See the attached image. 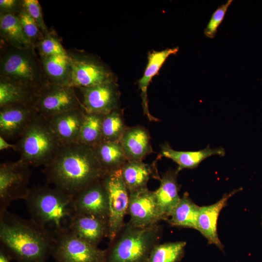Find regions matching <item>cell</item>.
Returning <instances> with one entry per match:
<instances>
[{
  "label": "cell",
  "mask_w": 262,
  "mask_h": 262,
  "mask_svg": "<svg viewBox=\"0 0 262 262\" xmlns=\"http://www.w3.org/2000/svg\"><path fill=\"white\" fill-rule=\"evenodd\" d=\"M161 230L158 224L137 227L128 223L110 242L105 250L104 262H148Z\"/></svg>",
  "instance_id": "4"
},
{
  "label": "cell",
  "mask_w": 262,
  "mask_h": 262,
  "mask_svg": "<svg viewBox=\"0 0 262 262\" xmlns=\"http://www.w3.org/2000/svg\"><path fill=\"white\" fill-rule=\"evenodd\" d=\"M108 200L107 237L112 241L122 228L128 213L129 192L123 181L121 169L107 174L102 179Z\"/></svg>",
  "instance_id": "8"
},
{
  "label": "cell",
  "mask_w": 262,
  "mask_h": 262,
  "mask_svg": "<svg viewBox=\"0 0 262 262\" xmlns=\"http://www.w3.org/2000/svg\"><path fill=\"white\" fill-rule=\"evenodd\" d=\"M3 45L4 46L0 58V78L38 90L49 83L35 47Z\"/></svg>",
  "instance_id": "5"
},
{
  "label": "cell",
  "mask_w": 262,
  "mask_h": 262,
  "mask_svg": "<svg viewBox=\"0 0 262 262\" xmlns=\"http://www.w3.org/2000/svg\"><path fill=\"white\" fill-rule=\"evenodd\" d=\"M22 7V0H0V14H12L16 15Z\"/></svg>",
  "instance_id": "36"
},
{
  "label": "cell",
  "mask_w": 262,
  "mask_h": 262,
  "mask_svg": "<svg viewBox=\"0 0 262 262\" xmlns=\"http://www.w3.org/2000/svg\"><path fill=\"white\" fill-rule=\"evenodd\" d=\"M186 245V242L181 241L158 244L152 250L148 262H178Z\"/></svg>",
  "instance_id": "31"
},
{
  "label": "cell",
  "mask_w": 262,
  "mask_h": 262,
  "mask_svg": "<svg viewBox=\"0 0 262 262\" xmlns=\"http://www.w3.org/2000/svg\"><path fill=\"white\" fill-rule=\"evenodd\" d=\"M179 50L178 47L166 49L161 51H153L148 56V62L143 76L139 80L138 84L141 91L142 106L144 115L150 121H157L156 118L152 116L148 108L147 90L148 86L152 78L159 72L160 69L171 55L176 54Z\"/></svg>",
  "instance_id": "22"
},
{
  "label": "cell",
  "mask_w": 262,
  "mask_h": 262,
  "mask_svg": "<svg viewBox=\"0 0 262 262\" xmlns=\"http://www.w3.org/2000/svg\"><path fill=\"white\" fill-rule=\"evenodd\" d=\"M241 190L237 189L229 194H225L217 202L209 206L200 207L196 221V229L208 240L221 250L223 246L218 237L217 229V220L220 212L227 204L229 199Z\"/></svg>",
  "instance_id": "17"
},
{
  "label": "cell",
  "mask_w": 262,
  "mask_h": 262,
  "mask_svg": "<svg viewBox=\"0 0 262 262\" xmlns=\"http://www.w3.org/2000/svg\"><path fill=\"white\" fill-rule=\"evenodd\" d=\"M0 37L5 44L20 47H35L28 39L16 15L0 14Z\"/></svg>",
  "instance_id": "27"
},
{
  "label": "cell",
  "mask_w": 262,
  "mask_h": 262,
  "mask_svg": "<svg viewBox=\"0 0 262 262\" xmlns=\"http://www.w3.org/2000/svg\"><path fill=\"white\" fill-rule=\"evenodd\" d=\"M55 234L32 219L8 210L0 212V248L16 262H47Z\"/></svg>",
  "instance_id": "2"
},
{
  "label": "cell",
  "mask_w": 262,
  "mask_h": 262,
  "mask_svg": "<svg viewBox=\"0 0 262 262\" xmlns=\"http://www.w3.org/2000/svg\"><path fill=\"white\" fill-rule=\"evenodd\" d=\"M40 90L0 78V108L12 104L33 106Z\"/></svg>",
  "instance_id": "25"
},
{
  "label": "cell",
  "mask_w": 262,
  "mask_h": 262,
  "mask_svg": "<svg viewBox=\"0 0 262 262\" xmlns=\"http://www.w3.org/2000/svg\"><path fill=\"white\" fill-rule=\"evenodd\" d=\"M7 149H13L17 151L16 145L9 143L6 140L0 136V150H3Z\"/></svg>",
  "instance_id": "37"
},
{
  "label": "cell",
  "mask_w": 262,
  "mask_h": 262,
  "mask_svg": "<svg viewBox=\"0 0 262 262\" xmlns=\"http://www.w3.org/2000/svg\"><path fill=\"white\" fill-rule=\"evenodd\" d=\"M67 52L71 64L70 86L78 89L114 81L111 72L97 60L76 50Z\"/></svg>",
  "instance_id": "11"
},
{
  "label": "cell",
  "mask_w": 262,
  "mask_h": 262,
  "mask_svg": "<svg viewBox=\"0 0 262 262\" xmlns=\"http://www.w3.org/2000/svg\"><path fill=\"white\" fill-rule=\"evenodd\" d=\"M93 149L107 174L120 169L128 161L120 142L101 141Z\"/></svg>",
  "instance_id": "26"
},
{
  "label": "cell",
  "mask_w": 262,
  "mask_h": 262,
  "mask_svg": "<svg viewBox=\"0 0 262 262\" xmlns=\"http://www.w3.org/2000/svg\"><path fill=\"white\" fill-rule=\"evenodd\" d=\"M78 89L82 93L81 101L85 112L105 115L116 110L118 93L114 81Z\"/></svg>",
  "instance_id": "14"
},
{
  "label": "cell",
  "mask_w": 262,
  "mask_h": 262,
  "mask_svg": "<svg viewBox=\"0 0 262 262\" xmlns=\"http://www.w3.org/2000/svg\"><path fill=\"white\" fill-rule=\"evenodd\" d=\"M37 115L33 106L12 104L0 108V136L6 140L19 138Z\"/></svg>",
  "instance_id": "13"
},
{
  "label": "cell",
  "mask_w": 262,
  "mask_h": 262,
  "mask_svg": "<svg viewBox=\"0 0 262 262\" xmlns=\"http://www.w3.org/2000/svg\"><path fill=\"white\" fill-rule=\"evenodd\" d=\"M121 174L129 193L147 188L149 179L157 175L154 163L137 161H128L121 168Z\"/></svg>",
  "instance_id": "23"
},
{
  "label": "cell",
  "mask_w": 262,
  "mask_h": 262,
  "mask_svg": "<svg viewBox=\"0 0 262 262\" xmlns=\"http://www.w3.org/2000/svg\"><path fill=\"white\" fill-rule=\"evenodd\" d=\"M200 206L195 204L185 193L171 212L168 222L178 227L196 229V221Z\"/></svg>",
  "instance_id": "28"
},
{
  "label": "cell",
  "mask_w": 262,
  "mask_h": 262,
  "mask_svg": "<svg viewBox=\"0 0 262 262\" xmlns=\"http://www.w3.org/2000/svg\"><path fill=\"white\" fill-rule=\"evenodd\" d=\"M129 194L130 224L137 227H146L162 220L153 191L146 188Z\"/></svg>",
  "instance_id": "12"
},
{
  "label": "cell",
  "mask_w": 262,
  "mask_h": 262,
  "mask_svg": "<svg viewBox=\"0 0 262 262\" xmlns=\"http://www.w3.org/2000/svg\"><path fill=\"white\" fill-rule=\"evenodd\" d=\"M11 259L2 249L0 248V262H11Z\"/></svg>",
  "instance_id": "38"
},
{
  "label": "cell",
  "mask_w": 262,
  "mask_h": 262,
  "mask_svg": "<svg viewBox=\"0 0 262 262\" xmlns=\"http://www.w3.org/2000/svg\"><path fill=\"white\" fill-rule=\"evenodd\" d=\"M43 173L48 184L73 196L107 174L94 149L79 143L61 145Z\"/></svg>",
  "instance_id": "1"
},
{
  "label": "cell",
  "mask_w": 262,
  "mask_h": 262,
  "mask_svg": "<svg viewBox=\"0 0 262 262\" xmlns=\"http://www.w3.org/2000/svg\"><path fill=\"white\" fill-rule=\"evenodd\" d=\"M36 49L39 56H49L67 53L59 40L51 33L44 36L37 44Z\"/></svg>",
  "instance_id": "33"
},
{
  "label": "cell",
  "mask_w": 262,
  "mask_h": 262,
  "mask_svg": "<svg viewBox=\"0 0 262 262\" xmlns=\"http://www.w3.org/2000/svg\"><path fill=\"white\" fill-rule=\"evenodd\" d=\"M76 213L94 216L107 222L108 200L102 179L96 181L73 196Z\"/></svg>",
  "instance_id": "15"
},
{
  "label": "cell",
  "mask_w": 262,
  "mask_h": 262,
  "mask_svg": "<svg viewBox=\"0 0 262 262\" xmlns=\"http://www.w3.org/2000/svg\"><path fill=\"white\" fill-rule=\"evenodd\" d=\"M226 152L222 147L206 148L198 151H178L172 149L167 143L161 147V155L163 157L172 160L176 163L179 172L184 168L194 169L197 167L205 159L213 156H224Z\"/></svg>",
  "instance_id": "20"
},
{
  "label": "cell",
  "mask_w": 262,
  "mask_h": 262,
  "mask_svg": "<svg viewBox=\"0 0 262 262\" xmlns=\"http://www.w3.org/2000/svg\"><path fill=\"white\" fill-rule=\"evenodd\" d=\"M23 8L34 20L44 36L50 33L45 23L41 6L37 0H23Z\"/></svg>",
  "instance_id": "35"
},
{
  "label": "cell",
  "mask_w": 262,
  "mask_h": 262,
  "mask_svg": "<svg viewBox=\"0 0 262 262\" xmlns=\"http://www.w3.org/2000/svg\"><path fill=\"white\" fill-rule=\"evenodd\" d=\"M24 200L30 218L55 235L68 230L76 213L73 196L49 184L30 188Z\"/></svg>",
  "instance_id": "3"
},
{
  "label": "cell",
  "mask_w": 262,
  "mask_h": 262,
  "mask_svg": "<svg viewBox=\"0 0 262 262\" xmlns=\"http://www.w3.org/2000/svg\"><path fill=\"white\" fill-rule=\"evenodd\" d=\"M233 0H229L219 6L213 14L211 18L204 30V33L208 38H213L217 32V29L223 21L227 11Z\"/></svg>",
  "instance_id": "34"
},
{
  "label": "cell",
  "mask_w": 262,
  "mask_h": 262,
  "mask_svg": "<svg viewBox=\"0 0 262 262\" xmlns=\"http://www.w3.org/2000/svg\"><path fill=\"white\" fill-rule=\"evenodd\" d=\"M28 39L35 47L44 35L23 6L16 14Z\"/></svg>",
  "instance_id": "32"
},
{
  "label": "cell",
  "mask_w": 262,
  "mask_h": 262,
  "mask_svg": "<svg viewBox=\"0 0 262 262\" xmlns=\"http://www.w3.org/2000/svg\"><path fill=\"white\" fill-rule=\"evenodd\" d=\"M33 107L38 115L46 119L70 110L83 108L75 88L49 82L40 90Z\"/></svg>",
  "instance_id": "10"
},
{
  "label": "cell",
  "mask_w": 262,
  "mask_h": 262,
  "mask_svg": "<svg viewBox=\"0 0 262 262\" xmlns=\"http://www.w3.org/2000/svg\"><path fill=\"white\" fill-rule=\"evenodd\" d=\"M85 114L83 108L74 109L47 119L61 145L78 143Z\"/></svg>",
  "instance_id": "16"
},
{
  "label": "cell",
  "mask_w": 262,
  "mask_h": 262,
  "mask_svg": "<svg viewBox=\"0 0 262 262\" xmlns=\"http://www.w3.org/2000/svg\"><path fill=\"white\" fill-rule=\"evenodd\" d=\"M39 57L49 82L69 86L71 64L67 51L64 54Z\"/></svg>",
  "instance_id": "24"
},
{
  "label": "cell",
  "mask_w": 262,
  "mask_h": 262,
  "mask_svg": "<svg viewBox=\"0 0 262 262\" xmlns=\"http://www.w3.org/2000/svg\"><path fill=\"white\" fill-rule=\"evenodd\" d=\"M79 238L96 246L107 237V222L97 217L76 213L68 230Z\"/></svg>",
  "instance_id": "18"
},
{
  "label": "cell",
  "mask_w": 262,
  "mask_h": 262,
  "mask_svg": "<svg viewBox=\"0 0 262 262\" xmlns=\"http://www.w3.org/2000/svg\"><path fill=\"white\" fill-rule=\"evenodd\" d=\"M178 173L177 169L167 171L160 179L158 188L153 191L162 220L167 221L180 199V186L177 182Z\"/></svg>",
  "instance_id": "19"
},
{
  "label": "cell",
  "mask_w": 262,
  "mask_h": 262,
  "mask_svg": "<svg viewBox=\"0 0 262 262\" xmlns=\"http://www.w3.org/2000/svg\"></svg>",
  "instance_id": "39"
},
{
  "label": "cell",
  "mask_w": 262,
  "mask_h": 262,
  "mask_svg": "<svg viewBox=\"0 0 262 262\" xmlns=\"http://www.w3.org/2000/svg\"><path fill=\"white\" fill-rule=\"evenodd\" d=\"M103 115L85 112L78 143L94 148L102 141V122Z\"/></svg>",
  "instance_id": "29"
},
{
  "label": "cell",
  "mask_w": 262,
  "mask_h": 262,
  "mask_svg": "<svg viewBox=\"0 0 262 262\" xmlns=\"http://www.w3.org/2000/svg\"><path fill=\"white\" fill-rule=\"evenodd\" d=\"M21 161L30 166H45L53 158L61 144L52 131L48 120L38 114L16 144Z\"/></svg>",
  "instance_id": "6"
},
{
  "label": "cell",
  "mask_w": 262,
  "mask_h": 262,
  "mask_svg": "<svg viewBox=\"0 0 262 262\" xmlns=\"http://www.w3.org/2000/svg\"><path fill=\"white\" fill-rule=\"evenodd\" d=\"M51 256L55 262H104L105 250L67 230L55 235Z\"/></svg>",
  "instance_id": "9"
},
{
  "label": "cell",
  "mask_w": 262,
  "mask_h": 262,
  "mask_svg": "<svg viewBox=\"0 0 262 262\" xmlns=\"http://www.w3.org/2000/svg\"><path fill=\"white\" fill-rule=\"evenodd\" d=\"M120 143L127 161H142L148 154L153 152L149 134L142 127L127 128Z\"/></svg>",
  "instance_id": "21"
},
{
  "label": "cell",
  "mask_w": 262,
  "mask_h": 262,
  "mask_svg": "<svg viewBox=\"0 0 262 262\" xmlns=\"http://www.w3.org/2000/svg\"><path fill=\"white\" fill-rule=\"evenodd\" d=\"M31 175L30 165L19 159L0 164V212L8 210L14 201L25 199Z\"/></svg>",
  "instance_id": "7"
},
{
  "label": "cell",
  "mask_w": 262,
  "mask_h": 262,
  "mask_svg": "<svg viewBox=\"0 0 262 262\" xmlns=\"http://www.w3.org/2000/svg\"><path fill=\"white\" fill-rule=\"evenodd\" d=\"M127 129L122 116L116 110L104 115L102 141L120 142Z\"/></svg>",
  "instance_id": "30"
}]
</instances>
